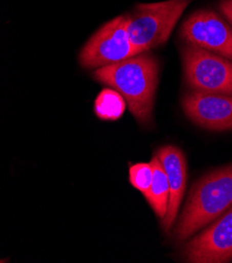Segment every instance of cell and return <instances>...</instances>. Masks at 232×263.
Wrapping results in <instances>:
<instances>
[{
    "mask_svg": "<svg viewBox=\"0 0 232 263\" xmlns=\"http://www.w3.org/2000/svg\"><path fill=\"white\" fill-rule=\"evenodd\" d=\"M159 65L150 55H137L94 71V78L118 91L140 124L152 121L154 99L158 84Z\"/></svg>",
    "mask_w": 232,
    "mask_h": 263,
    "instance_id": "1",
    "label": "cell"
},
{
    "mask_svg": "<svg viewBox=\"0 0 232 263\" xmlns=\"http://www.w3.org/2000/svg\"><path fill=\"white\" fill-rule=\"evenodd\" d=\"M232 205V164L198 180L192 189L175 230L174 237L183 241L212 223Z\"/></svg>",
    "mask_w": 232,
    "mask_h": 263,
    "instance_id": "2",
    "label": "cell"
},
{
    "mask_svg": "<svg viewBox=\"0 0 232 263\" xmlns=\"http://www.w3.org/2000/svg\"><path fill=\"white\" fill-rule=\"evenodd\" d=\"M192 0L140 4L128 15L126 31L132 43L143 51L165 43Z\"/></svg>",
    "mask_w": 232,
    "mask_h": 263,
    "instance_id": "3",
    "label": "cell"
},
{
    "mask_svg": "<svg viewBox=\"0 0 232 263\" xmlns=\"http://www.w3.org/2000/svg\"><path fill=\"white\" fill-rule=\"evenodd\" d=\"M126 24V16H119L102 25L82 48L79 57L81 65L99 68L143 54L129 37Z\"/></svg>",
    "mask_w": 232,
    "mask_h": 263,
    "instance_id": "4",
    "label": "cell"
},
{
    "mask_svg": "<svg viewBox=\"0 0 232 263\" xmlns=\"http://www.w3.org/2000/svg\"><path fill=\"white\" fill-rule=\"evenodd\" d=\"M182 60L191 88L232 97V61L193 44L184 47Z\"/></svg>",
    "mask_w": 232,
    "mask_h": 263,
    "instance_id": "5",
    "label": "cell"
},
{
    "mask_svg": "<svg viewBox=\"0 0 232 263\" xmlns=\"http://www.w3.org/2000/svg\"><path fill=\"white\" fill-rule=\"evenodd\" d=\"M181 37L189 44L232 60V29L214 11L200 10L182 24Z\"/></svg>",
    "mask_w": 232,
    "mask_h": 263,
    "instance_id": "6",
    "label": "cell"
},
{
    "mask_svg": "<svg viewBox=\"0 0 232 263\" xmlns=\"http://www.w3.org/2000/svg\"><path fill=\"white\" fill-rule=\"evenodd\" d=\"M187 262L223 263L232 258V208L191 239L182 251Z\"/></svg>",
    "mask_w": 232,
    "mask_h": 263,
    "instance_id": "7",
    "label": "cell"
},
{
    "mask_svg": "<svg viewBox=\"0 0 232 263\" xmlns=\"http://www.w3.org/2000/svg\"><path fill=\"white\" fill-rule=\"evenodd\" d=\"M185 116L196 125L213 131L232 130V97L194 90L182 99Z\"/></svg>",
    "mask_w": 232,
    "mask_h": 263,
    "instance_id": "8",
    "label": "cell"
},
{
    "mask_svg": "<svg viewBox=\"0 0 232 263\" xmlns=\"http://www.w3.org/2000/svg\"><path fill=\"white\" fill-rule=\"evenodd\" d=\"M156 156L165 171L170 186L167 211L164 218L161 220L164 231L168 232L176 221L179 206L181 204L184 194L187 178V166L183 152L172 145L163 146L158 149Z\"/></svg>",
    "mask_w": 232,
    "mask_h": 263,
    "instance_id": "9",
    "label": "cell"
},
{
    "mask_svg": "<svg viewBox=\"0 0 232 263\" xmlns=\"http://www.w3.org/2000/svg\"><path fill=\"white\" fill-rule=\"evenodd\" d=\"M153 168V180L149 191L144 194L149 204L154 210L155 214L159 219H163L168 206L170 199V186L165 171L159 161L155 155L150 162Z\"/></svg>",
    "mask_w": 232,
    "mask_h": 263,
    "instance_id": "10",
    "label": "cell"
},
{
    "mask_svg": "<svg viewBox=\"0 0 232 263\" xmlns=\"http://www.w3.org/2000/svg\"><path fill=\"white\" fill-rule=\"evenodd\" d=\"M125 100L116 90L104 89L96 98L94 110L101 120H118L124 112Z\"/></svg>",
    "mask_w": 232,
    "mask_h": 263,
    "instance_id": "11",
    "label": "cell"
},
{
    "mask_svg": "<svg viewBox=\"0 0 232 263\" xmlns=\"http://www.w3.org/2000/svg\"><path fill=\"white\" fill-rule=\"evenodd\" d=\"M131 185L143 195L149 191L153 180V168L151 163H140L131 166L129 172Z\"/></svg>",
    "mask_w": 232,
    "mask_h": 263,
    "instance_id": "12",
    "label": "cell"
},
{
    "mask_svg": "<svg viewBox=\"0 0 232 263\" xmlns=\"http://www.w3.org/2000/svg\"><path fill=\"white\" fill-rule=\"evenodd\" d=\"M219 9L232 25V0H222L219 5Z\"/></svg>",
    "mask_w": 232,
    "mask_h": 263,
    "instance_id": "13",
    "label": "cell"
},
{
    "mask_svg": "<svg viewBox=\"0 0 232 263\" xmlns=\"http://www.w3.org/2000/svg\"><path fill=\"white\" fill-rule=\"evenodd\" d=\"M2 262H6V260H0V263H2Z\"/></svg>",
    "mask_w": 232,
    "mask_h": 263,
    "instance_id": "14",
    "label": "cell"
}]
</instances>
